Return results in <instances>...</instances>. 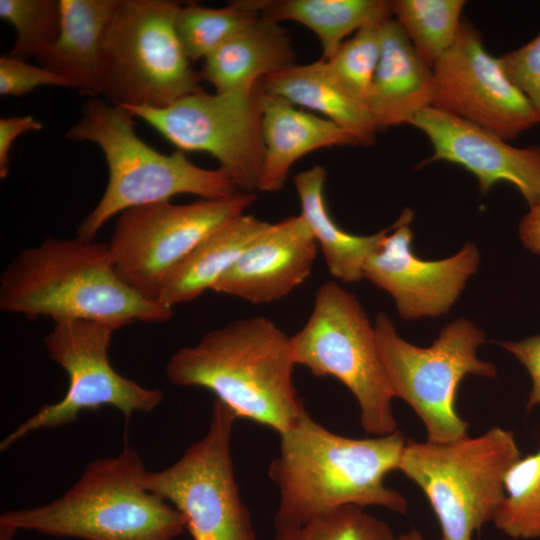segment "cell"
I'll return each instance as SVG.
<instances>
[{"mask_svg": "<svg viewBox=\"0 0 540 540\" xmlns=\"http://www.w3.org/2000/svg\"><path fill=\"white\" fill-rule=\"evenodd\" d=\"M279 454L268 474L279 490L276 529L301 524L345 505L380 506L407 512V501L385 485L398 470L406 439L399 430L375 438L331 432L306 409L280 435Z\"/></svg>", "mask_w": 540, "mask_h": 540, "instance_id": "1", "label": "cell"}, {"mask_svg": "<svg viewBox=\"0 0 540 540\" xmlns=\"http://www.w3.org/2000/svg\"><path fill=\"white\" fill-rule=\"evenodd\" d=\"M0 310L27 319L98 321L116 330L173 316V308L144 297L119 277L107 243L80 236L48 237L21 250L0 276Z\"/></svg>", "mask_w": 540, "mask_h": 540, "instance_id": "2", "label": "cell"}, {"mask_svg": "<svg viewBox=\"0 0 540 540\" xmlns=\"http://www.w3.org/2000/svg\"><path fill=\"white\" fill-rule=\"evenodd\" d=\"M291 337L263 316L241 318L178 349L166 365L172 384L215 394L237 418L279 435L305 410L294 386Z\"/></svg>", "mask_w": 540, "mask_h": 540, "instance_id": "3", "label": "cell"}, {"mask_svg": "<svg viewBox=\"0 0 540 540\" xmlns=\"http://www.w3.org/2000/svg\"><path fill=\"white\" fill-rule=\"evenodd\" d=\"M140 455L126 445L113 457L87 464L58 499L0 516V540L18 530L82 540H173L186 529L183 515L145 488Z\"/></svg>", "mask_w": 540, "mask_h": 540, "instance_id": "4", "label": "cell"}, {"mask_svg": "<svg viewBox=\"0 0 540 540\" xmlns=\"http://www.w3.org/2000/svg\"><path fill=\"white\" fill-rule=\"evenodd\" d=\"M135 124L129 110L95 97L66 133L71 140L98 145L108 168L100 201L79 224L77 233L82 238L95 240L108 220L134 207L170 201L179 194L218 199L239 192L220 168L199 167L179 150L156 151L137 136Z\"/></svg>", "mask_w": 540, "mask_h": 540, "instance_id": "5", "label": "cell"}, {"mask_svg": "<svg viewBox=\"0 0 540 540\" xmlns=\"http://www.w3.org/2000/svg\"><path fill=\"white\" fill-rule=\"evenodd\" d=\"M520 457L514 434L494 426L480 436L449 442L406 439L398 470L425 494L441 540H472L493 520L504 497L505 475Z\"/></svg>", "mask_w": 540, "mask_h": 540, "instance_id": "6", "label": "cell"}, {"mask_svg": "<svg viewBox=\"0 0 540 540\" xmlns=\"http://www.w3.org/2000/svg\"><path fill=\"white\" fill-rule=\"evenodd\" d=\"M179 6L119 0L102 48L100 95L107 102L164 108L201 88L176 31Z\"/></svg>", "mask_w": 540, "mask_h": 540, "instance_id": "7", "label": "cell"}, {"mask_svg": "<svg viewBox=\"0 0 540 540\" xmlns=\"http://www.w3.org/2000/svg\"><path fill=\"white\" fill-rule=\"evenodd\" d=\"M296 365L317 377H334L354 395L363 429L375 436L395 432L392 391L376 332L356 297L335 282L317 290L305 325L291 336Z\"/></svg>", "mask_w": 540, "mask_h": 540, "instance_id": "8", "label": "cell"}, {"mask_svg": "<svg viewBox=\"0 0 540 540\" xmlns=\"http://www.w3.org/2000/svg\"><path fill=\"white\" fill-rule=\"evenodd\" d=\"M374 328L394 396L418 415L427 440L466 436L469 424L456 410L459 384L467 375L496 376V367L476 355L483 332L461 318L446 325L431 346L419 347L402 339L384 313L377 315Z\"/></svg>", "mask_w": 540, "mask_h": 540, "instance_id": "9", "label": "cell"}, {"mask_svg": "<svg viewBox=\"0 0 540 540\" xmlns=\"http://www.w3.org/2000/svg\"><path fill=\"white\" fill-rule=\"evenodd\" d=\"M256 194L237 192L187 204H146L118 215L107 242L119 277L144 297L158 301L169 274L206 237L245 213Z\"/></svg>", "mask_w": 540, "mask_h": 540, "instance_id": "10", "label": "cell"}, {"mask_svg": "<svg viewBox=\"0 0 540 540\" xmlns=\"http://www.w3.org/2000/svg\"><path fill=\"white\" fill-rule=\"evenodd\" d=\"M44 339L49 358L67 374L68 389L55 403L43 405L0 443L5 451L28 434L74 423L84 411L109 406L126 419L136 412L149 413L163 400L158 388H146L118 373L109 359L112 326L92 320L53 321Z\"/></svg>", "mask_w": 540, "mask_h": 540, "instance_id": "11", "label": "cell"}, {"mask_svg": "<svg viewBox=\"0 0 540 540\" xmlns=\"http://www.w3.org/2000/svg\"><path fill=\"white\" fill-rule=\"evenodd\" d=\"M264 97L260 81L250 91L209 94L200 88L164 108L122 107L179 151L210 154L239 192L255 194L264 157Z\"/></svg>", "mask_w": 540, "mask_h": 540, "instance_id": "12", "label": "cell"}, {"mask_svg": "<svg viewBox=\"0 0 540 540\" xmlns=\"http://www.w3.org/2000/svg\"><path fill=\"white\" fill-rule=\"evenodd\" d=\"M236 419L215 398L205 436L171 466L144 475L145 488L183 515L194 540H255L234 476L231 436Z\"/></svg>", "mask_w": 540, "mask_h": 540, "instance_id": "13", "label": "cell"}, {"mask_svg": "<svg viewBox=\"0 0 540 540\" xmlns=\"http://www.w3.org/2000/svg\"><path fill=\"white\" fill-rule=\"evenodd\" d=\"M432 70L433 107L507 141L538 124L531 104L470 22H462L454 43Z\"/></svg>", "mask_w": 540, "mask_h": 540, "instance_id": "14", "label": "cell"}, {"mask_svg": "<svg viewBox=\"0 0 540 540\" xmlns=\"http://www.w3.org/2000/svg\"><path fill=\"white\" fill-rule=\"evenodd\" d=\"M413 212L406 208L369 253L363 277L388 292L402 319L438 317L449 311L479 265V252L466 243L455 255L424 260L412 250L410 223Z\"/></svg>", "mask_w": 540, "mask_h": 540, "instance_id": "15", "label": "cell"}, {"mask_svg": "<svg viewBox=\"0 0 540 540\" xmlns=\"http://www.w3.org/2000/svg\"><path fill=\"white\" fill-rule=\"evenodd\" d=\"M409 125L424 133L433 147V155L424 164L459 165L477 178L482 193L507 182L529 206L539 200L540 146H512L491 131L433 106L419 111Z\"/></svg>", "mask_w": 540, "mask_h": 540, "instance_id": "16", "label": "cell"}, {"mask_svg": "<svg viewBox=\"0 0 540 540\" xmlns=\"http://www.w3.org/2000/svg\"><path fill=\"white\" fill-rule=\"evenodd\" d=\"M317 247L300 214L270 223L212 290L253 304L278 301L310 276Z\"/></svg>", "mask_w": 540, "mask_h": 540, "instance_id": "17", "label": "cell"}, {"mask_svg": "<svg viewBox=\"0 0 540 540\" xmlns=\"http://www.w3.org/2000/svg\"><path fill=\"white\" fill-rule=\"evenodd\" d=\"M381 56L368 109L378 130L408 124L432 106L433 70L395 18L381 24Z\"/></svg>", "mask_w": 540, "mask_h": 540, "instance_id": "18", "label": "cell"}, {"mask_svg": "<svg viewBox=\"0 0 540 540\" xmlns=\"http://www.w3.org/2000/svg\"><path fill=\"white\" fill-rule=\"evenodd\" d=\"M264 157L258 190L277 192L292 165L306 154L325 147L358 145L356 138L333 121L296 108L268 95L263 103Z\"/></svg>", "mask_w": 540, "mask_h": 540, "instance_id": "19", "label": "cell"}, {"mask_svg": "<svg viewBox=\"0 0 540 540\" xmlns=\"http://www.w3.org/2000/svg\"><path fill=\"white\" fill-rule=\"evenodd\" d=\"M119 0H60L57 38L37 59L42 67L65 78L80 93L100 95L102 48Z\"/></svg>", "mask_w": 540, "mask_h": 540, "instance_id": "20", "label": "cell"}, {"mask_svg": "<svg viewBox=\"0 0 540 540\" xmlns=\"http://www.w3.org/2000/svg\"><path fill=\"white\" fill-rule=\"evenodd\" d=\"M288 31L261 16L204 59L201 80L216 92L253 90L267 76L294 65Z\"/></svg>", "mask_w": 540, "mask_h": 540, "instance_id": "21", "label": "cell"}, {"mask_svg": "<svg viewBox=\"0 0 540 540\" xmlns=\"http://www.w3.org/2000/svg\"><path fill=\"white\" fill-rule=\"evenodd\" d=\"M263 90L295 106L323 114L370 146L378 131L368 108L345 93L329 75L325 60L292 65L261 80Z\"/></svg>", "mask_w": 540, "mask_h": 540, "instance_id": "22", "label": "cell"}, {"mask_svg": "<svg viewBox=\"0 0 540 540\" xmlns=\"http://www.w3.org/2000/svg\"><path fill=\"white\" fill-rule=\"evenodd\" d=\"M270 223L241 214L211 233L169 274L158 301L170 308L212 290L248 244Z\"/></svg>", "mask_w": 540, "mask_h": 540, "instance_id": "23", "label": "cell"}, {"mask_svg": "<svg viewBox=\"0 0 540 540\" xmlns=\"http://www.w3.org/2000/svg\"><path fill=\"white\" fill-rule=\"evenodd\" d=\"M325 181L326 171L321 165H315L294 177L300 200V216L320 246L330 274L346 283L357 282L363 278L366 258L386 229L361 236L339 227L326 204Z\"/></svg>", "mask_w": 540, "mask_h": 540, "instance_id": "24", "label": "cell"}, {"mask_svg": "<svg viewBox=\"0 0 540 540\" xmlns=\"http://www.w3.org/2000/svg\"><path fill=\"white\" fill-rule=\"evenodd\" d=\"M262 15L276 22L290 20L312 30L320 40L322 59L330 58L346 37L392 17L385 0H267Z\"/></svg>", "mask_w": 540, "mask_h": 540, "instance_id": "25", "label": "cell"}, {"mask_svg": "<svg viewBox=\"0 0 540 540\" xmlns=\"http://www.w3.org/2000/svg\"><path fill=\"white\" fill-rule=\"evenodd\" d=\"M267 0H236L222 8L196 2L180 5L175 27L191 62L205 59L218 47L262 16Z\"/></svg>", "mask_w": 540, "mask_h": 540, "instance_id": "26", "label": "cell"}, {"mask_svg": "<svg viewBox=\"0 0 540 540\" xmlns=\"http://www.w3.org/2000/svg\"><path fill=\"white\" fill-rule=\"evenodd\" d=\"M392 15L422 60L431 68L454 43L464 0H393Z\"/></svg>", "mask_w": 540, "mask_h": 540, "instance_id": "27", "label": "cell"}, {"mask_svg": "<svg viewBox=\"0 0 540 540\" xmlns=\"http://www.w3.org/2000/svg\"><path fill=\"white\" fill-rule=\"evenodd\" d=\"M513 539L540 538V449L520 457L504 478V497L492 520Z\"/></svg>", "mask_w": 540, "mask_h": 540, "instance_id": "28", "label": "cell"}, {"mask_svg": "<svg viewBox=\"0 0 540 540\" xmlns=\"http://www.w3.org/2000/svg\"><path fill=\"white\" fill-rule=\"evenodd\" d=\"M381 24L361 28L325 60L335 83L367 108L381 56Z\"/></svg>", "mask_w": 540, "mask_h": 540, "instance_id": "29", "label": "cell"}, {"mask_svg": "<svg viewBox=\"0 0 540 540\" xmlns=\"http://www.w3.org/2000/svg\"><path fill=\"white\" fill-rule=\"evenodd\" d=\"M363 508L345 505L301 524L278 528L274 540H396L384 521Z\"/></svg>", "mask_w": 540, "mask_h": 540, "instance_id": "30", "label": "cell"}, {"mask_svg": "<svg viewBox=\"0 0 540 540\" xmlns=\"http://www.w3.org/2000/svg\"><path fill=\"white\" fill-rule=\"evenodd\" d=\"M0 17L16 31L8 55L20 59L37 57L59 34L60 0H0Z\"/></svg>", "mask_w": 540, "mask_h": 540, "instance_id": "31", "label": "cell"}, {"mask_svg": "<svg viewBox=\"0 0 540 540\" xmlns=\"http://www.w3.org/2000/svg\"><path fill=\"white\" fill-rule=\"evenodd\" d=\"M511 81L531 104L540 123V34L516 50L501 56Z\"/></svg>", "mask_w": 540, "mask_h": 540, "instance_id": "32", "label": "cell"}, {"mask_svg": "<svg viewBox=\"0 0 540 540\" xmlns=\"http://www.w3.org/2000/svg\"><path fill=\"white\" fill-rule=\"evenodd\" d=\"M40 86L72 88L62 76L44 67L27 63L24 59L3 55L0 57V94L23 96Z\"/></svg>", "mask_w": 540, "mask_h": 540, "instance_id": "33", "label": "cell"}, {"mask_svg": "<svg viewBox=\"0 0 540 540\" xmlns=\"http://www.w3.org/2000/svg\"><path fill=\"white\" fill-rule=\"evenodd\" d=\"M499 344L517 358L531 377L532 388L526 404L527 410L540 405V335Z\"/></svg>", "mask_w": 540, "mask_h": 540, "instance_id": "34", "label": "cell"}, {"mask_svg": "<svg viewBox=\"0 0 540 540\" xmlns=\"http://www.w3.org/2000/svg\"><path fill=\"white\" fill-rule=\"evenodd\" d=\"M43 124L31 115L0 118V177L5 179L9 172V153L15 139L28 131H40Z\"/></svg>", "mask_w": 540, "mask_h": 540, "instance_id": "35", "label": "cell"}, {"mask_svg": "<svg viewBox=\"0 0 540 540\" xmlns=\"http://www.w3.org/2000/svg\"><path fill=\"white\" fill-rule=\"evenodd\" d=\"M519 235L525 248L540 254V198L521 219Z\"/></svg>", "mask_w": 540, "mask_h": 540, "instance_id": "36", "label": "cell"}, {"mask_svg": "<svg viewBox=\"0 0 540 540\" xmlns=\"http://www.w3.org/2000/svg\"><path fill=\"white\" fill-rule=\"evenodd\" d=\"M396 540H424L422 535L415 529L410 530L406 534H402Z\"/></svg>", "mask_w": 540, "mask_h": 540, "instance_id": "37", "label": "cell"}]
</instances>
